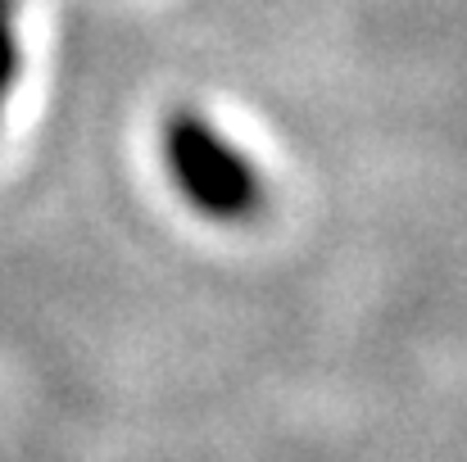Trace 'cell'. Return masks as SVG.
<instances>
[{"mask_svg":"<svg viewBox=\"0 0 467 462\" xmlns=\"http://www.w3.org/2000/svg\"><path fill=\"white\" fill-rule=\"evenodd\" d=\"M163 168L182 200L213 222H250L264 209V177L204 114L172 109L159 132Z\"/></svg>","mask_w":467,"mask_h":462,"instance_id":"obj_1","label":"cell"},{"mask_svg":"<svg viewBox=\"0 0 467 462\" xmlns=\"http://www.w3.org/2000/svg\"><path fill=\"white\" fill-rule=\"evenodd\" d=\"M18 5L14 0H0V114H5V105H9V96H14V82H18V64H23V55H18Z\"/></svg>","mask_w":467,"mask_h":462,"instance_id":"obj_2","label":"cell"}]
</instances>
